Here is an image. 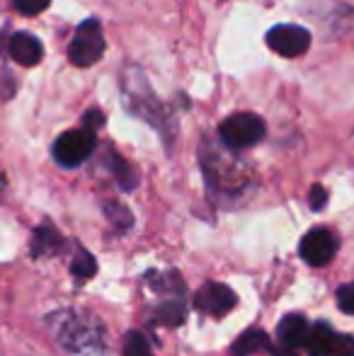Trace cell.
<instances>
[{
	"label": "cell",
	"instance_id": "cell-1",
	"mask_svg": "<svg viewBox=\"0 0 354 356\" xmlns=\"http://www.w3.org/2000/svg\"><path fill=\"white\" fill-rule=\"evenodd\" d=\"M47 327L54 339L73 356H104L107 354V330L99 318L88 310L66 308L49 315Z\"/></svg>",
	"mask_w": 354,
	"mask_h": 356
},
{
	"label": "cell",
	"instance_id": "cell-2",
	"mask_svg": "<svg viewBox=\"0 0 354 356\" xmlns=\"http://www.w3.org/2000/svg\"><path fill=\"white\" fill-rule=\"evenodd\" d=\"M119 83H122L124 102L127 109L134 117H141L143 122H148L153 129L166 136V143H170V114L166 112V107L161 104V99L156 97L153 88L148 85L146 75L141 68L127 66L119 75Z\"/></svg>",
	"mask_w": 354,
	"mask_h": 356
},
{
	"label": "cell",
	"instance_id": "cell-3",
	"mask_svg": "<svg viewBox=\"0 0 354 356\" xmlns=\"http://www.w3.org/2000/svg\"><path fill=\"white\" fill-rule=\"evenodd\" d=\"M267 134V127L262 122V117L252 112H238L231 114L228 119H223L218 127V138L226 148L231 150H243L252 148L255 143H260Z\"/></svg>",
	"mask_w": 354,
	"mask_h": 356
},
{
	"label": "cell",
	"instance_id": "cell-4",
	"mask_svg": "<svg viewBox=\"0 0 354 356\" xmlns=\"http://www.w3.org/2000/svg\"><path fill=\"white\" fill-rule=\"evenodd\" d=\"M202 168H204V177H207L209 192L216 194V197H228L236 199L238 194L246 187V179L238 172V165L228 163L223 155H218L216 150L214 153H204L202 155Z\"/></svg>",
	"mask_w": 354,
	"mask_h": 356
},
{
	"label": "cell",
	"instance_id": "cell-5",
	"mask_svg": "<svg viewBox=\"0 0 354 356\" xmlns=\"http://www.w3.org/2000/svg\"><path fill=\"white\" fill-rule=\"evenodd\" d=\"M104 54V34L99 19L88 17L78 24L71 44H68V61L78 68H90L102 58Z\"/></svg>",
	"mask_w": 354,
	"mask_h": 356
},
{
	"label": "cell",
	"instance_id": "cell-6",
	"mask_svg": "<svg viewBox=\"0 0 354 356\" xmlns=\"http://www.w3.org/2000/svg\"><path fill=\"white\" fill-rule=\"evenodd\" d=\"M97 148V136L88 129H71L54 141L51 155L61 168H78L83 165Z\"/></svg>",
	"mask_w": 354,
	"mask_h": 356
},
{
	"label": "cell",
	"instance_id": "cell-7",
	"mask_svg": "<svg viewBox=\"0 0 354 356\" xmlns=\"http://www.w3.org/2000/svg\"><path fill=\"white\" fill-rule=\"evenodd\" d=\"M306 352L311 356H354V337L335 332L328 323H316L308 330Z\"/></svg>",
	"mask_w": 354,
	"mask_h": 356
},
{
	"label": "cell",
	"instance_id": "cell-8",
	"mask_svg": "<svg viewBox=\"0 0 354 356\" xmlns=\"http://www.w3.org/2000/svg\"><path fill=\"white\" fill-rule=\"evenodd\" d=\"M337 248H340V240L330 228H313L301 238L298 254L311 267H325L337 254Z\"/></svg>",
	"mask_w": 354,
	"mask_h": 356
},
{
	"label": "cell",
	"instance_id": "cell-9",
	"mask_svg": "<svg viewBox=\"0 0 354 356\" xmlns=\"http://www.w3.org/2000/svg\"><path fill=\"white\" fill-rule=\"evenodd\" d=\"M267 47L284 58H298L311 47V32L298 24H274L265 37Z\"/></svg>",
	"mask_w": 354,
	"mask_h": 356
},
{
	"label": "cell",
	"instance_id": "cell-10",
	"mask_svg": "<svg viewBox=\"0 0 354 356\" xmlns=\"http://www.w3.org/2000/svg\"><path fill=\"white\" fill-rule=\"evenodd\" d=\"M238 303V296L233 293L231 286L221 282H209L194 296V308L204 315H211V318H223L228 315Z\"/></svg>",
	"mask_w": 354,
	"mask_h": 356
},
{
	"label": "cell",
	"instance_id": "cell-11",
	"mask_svg": "<svg viewBox=\"0 0 354 356\" xmlns=\"http://www.w3.org/2000/svg\"><path fill=\"white\" fill-rule=\"evenodd\" d=\"M308 320L303 318L301 313H289L282 318L277 327V356H296V349L306 347V339H308Z\"/></svg>",
	"mask_w": 354,
	"mask_h": 356
},
{
	"label": "cell",
	"instance_id": "cell-12",
	"mask_svg": "<svg viewBox=\"0 0 354 356\" xmlns=\"http://www.w3.org/2000/svg\"><path fill=\"white\" fill-rule=\"evenodd\" d=\"M8 54L13 56L15 63H19V66H24V68H32V66H37V63L42 61L44 47H42V42L34 37V34L15 32L13 37H10V42H8Z\"/></svg>",
	"mask_w": 354,
	"mask_h": 356
},
{
	"label": "cell",
	"instance_id": "cell-13",
	"mask_svg": "<svg viewBox=\"0 0 354 356\" xmlns=\"http://www.w3.org/2000/svg\"><path fill=\"white\" fill-rule=\"evenodd\" d=\"M32 254L34 257H51L63 248V235L51 223H42L34 228L32 235Z\"/></svg>",
	"mask_w": 354,
	"mask_h": 356
},
{
	"label": "cell",
	"instance_id": "cell-14",
	"mask_svg": "<svg viewBox=\"0 0 354 356\" xmlns=\"http://www.w3.org/2000/svg\"><path fill=\"white\" fill-rule=\"evenodd\" d=\"M272 339L262 327H250L233 342V354L236 356H255L262 352H272Z\"/></svg>",
	"mask_w": 354,
	"mask_h": 356
},
{
	"label": "cell",
	"instance_id": "cell-15",
	"mask_svg": "<svg viewBox=\"0 0 354 356\" xmlns=\"http://www.w3.org/2000/svg\"><path fill=\"white\" fill-rule=\"evenodd\" d=\"M102 165L109 170V172H112V177L117 179V184L124 189V192H131V189H136L138 175L134 172V168L122 158V155H117L114 150H107V153L102 155Z\"/></svg>",
	"mask_w": 354,
	"mask_h": 356
},
{
	"label": "cell",
	"instance_id": "cell-16",
	"mask_svg": "<svg viewBox=\"0 0 354 356\" xmlns=\"http://www.w3.org/2000/svg\"><path fill=\"white\" fill-rule=\"evenodd\" d=\"M146 282L156 293L170 296V298H179V293L184 291V284L177 272H148Z\"/></svg>",
	"mask_w": 354,
	"mask_h": 356
},
{
	"label": "cell",
	"instance_id": "cell-17",
	"mask_svg": "<svg viewBox=\"0 0 354 356\" xmlns=\"http://www.w3.org/2000/svg\"><path fill=\"white\" fill-rule=\"evenodd\" d=\"M184 303L179 298H168L166 303L156 305L153 308V318L151 323L156 325H166V327H175V325H182L184 323Z\"/></svg>",
	"mask_w": 354,
	"mask_h": 356
},
{
	"label": "cell",
	"instance_id": "cell-18",
	"mask_svg": "<svg viewBox=\"0 0 354 356\" xmlns=\"http://www.w3.org/2000/svg\"><path fill=\"white\" fill-rule=\"evenodd\" d=\"M102 211H104V218L112 223V228L117 230V233H127V230L134 225V216L122 202H112V199H107V202L102 204Z\"/></svg>",
	"mask_w": 354,
	"mask_h": 356
},
{
	"label": "cell",
	"instance_id": "cell-19",
	"mask_svg": "<svg viewBox=\"0 0 354 356\" xmlns=\"http://www.w3.org/2000/svg\"><path fill=\"white\" fill-rule=\"evenodd\" d=\"M97 272V262L95 257L88 252L86 248H76V254L71 259V274L78 279V282H90Z\"/></svg>",
	"mask_w": 354,
	"mask_h": 356
},
{
	"label": "cell",
	"instance_id": "cell-20",
	"mask_svg": "<svg viewBox=\"0 0 354 356\" xmlns=\"http://www.w3.org/2000/svg\"><path fill=\"white\" fill-rule=\"evenodd\" d=\"M124 356H151V344L136 330H129L124 337Z\"/></svg>",
	"mask_w": 354,
	"mask_h": 356
},
{
	"label": "cell",
	"instance_id": "cell-21",
	"mask_svg": "<svg viewBox=\"0 0 354 356\" xmlns=\"http://www.w3.org/2000/svg\"><path fill=\"white\" fill-rule=\"evenodd\" d=\"M51 5V0H15V10L27 17H34V15L44 13V10Z\"/></svg>",
	"mask_w": 354,
	"mask_h": 356
},
{
	"label": "cell",
	"instance_id": "cell-22",
	"mask_svg": "<svg viewBox=\"0 0 354 356\" xmlns=\"http://www.w3.org/2000/svg\"><path fill=\"white\" fill-rule=\"evenodd\" d=\"M337 305H340L342 313L354 315V282L342 284L340 289H337Z\"/></svg>",
	"mask_w": 354,
	"mask_h": 356
},
{
	"label": "cell",
	"instance_id": "cell-23",
	"mask_svg": "<svg viewBox=\"0 0 354 356\" xmlns=\"http://www.w3.org/2000/svg\"><path fill=\"white\" fill-rule=\"evenodd\" d=\"M328 204V192L323 184H313L311 192H308V207L313 209V211H323Z\"/></svg>",
	"mask_w": 354,
	"mask_h": 356
},
{
	"label": "cell",
	"instance_id": "cell-24",
	"mask_svg": "<svg viewBox=\"0 0 354 356\" xmlns=\"http://www.w3.org/2000/svg\"><path fill=\"white\" fill-rule=\"evenodd\" d=\"M104 124V114L99 112V109H88L86 117H83V129H88V131H97L99 127Z\"/></svg>",
	"mask_w": 354,
	"mask_h": 356
},
{
	"label": "cell",
	"instance_id": "cell-25",
	"mask_svg": "<svg viewBox=\"0 0 354 356\" xmlns=\"http://www.w3.org/2000/svg\"><path fill=\"white\" fill-rule=\"evenodd\" d=\"M5 187H8V179H5V172H3V168H0V194L5 192Z\"/></svg>",
	"mask_w": 354,
	"mask_h": 356
}]
</instances>
